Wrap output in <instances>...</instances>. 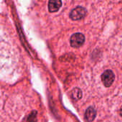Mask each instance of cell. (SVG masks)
<instances>
[{
	"label": "cell",
	"mask_w": 122,
	"mask_h": 122,
	"mask_svg": "<svg viewBox=\"0 0 122 122\" xmlns=\"http://www.w3.org/2000/svg\"><path fill=\"white\" fill-rule=\"evenodd\" d=\"M86 14V8L78 6L74 9H72L69 14V17L71 19L74 21H78L81 19H83Z\"/></svg>",
	"instance_id": "1"
},
{
	"label": "cell",
	"mask_w": 122,
	"mask_h": 122,
	"mask_svg": "<svg viewBox=\"0 0 122 122\" xmlns=\"http://www.w3.org/2000/svg\"><path fill=\"white\" fill-rule=\"evenodd\" d=\"M85 36L81 33H75L70 38V44L74 48H79L84 44Z\"/></svg>",
	"instance_id": "2"
},
{
	"label": "cell",
	"mask_w": 122,
	"mask_h": 122,
	"mask_svg": "<svg viewBox=\"0 0 122 122\" xmlns=\"http://www.w3.org/2000/svg\"><path fill=\"white\" fill-rule=\"evenodd\" d=\"M101 78H102V81L104 85L106 87H109L114 83L115 76H114V72L112 70L107 69L102 74Z\"/></svg>",
	"instance_id": "3"
},
{
	"label": "cell",
	"mask_w": 122,
	"mask_h": 122,
	"mask_svg": "<svg viewBox=\"0 0 122 122\" xmlns=\"http://www.w3.org/2000/svg\"><path fill=\"white\" fill-rule=\"evenodd\" d=\"M96 116H97V112L95 109L92 107H90L85 112L84 119L85 120H86L87 122H92L96 118Z\"/></svg>",
	"instance_id": "4"
},
{
	"label": "cell",
	"mask_w": 122,
	"mask_h": 122,
	"mask_svg": "<svg viewBox=\"0 0 122 122\" xmlns=\"http://www.w3.org/2000/svg\"><path fill=\"white\" fill-rule=\"evenodd\" d=\"M62 2L60 0H50L48 4V9L50 12H56L59 11L61 6Z\"/></svg>",
	"instance_id": "5"
},
{
	"label": "cell",
	"mask_w": 122,
	"mask_h": 122,
	"mask_svg": "<svg viewBox=\"0 0 122 122\" xmlns=\"http://www.w3.org/2000/svg\"><path fill=\"white\" fill-rule=\"evenodd\" d=\"M71 97L73 100L74 101H79L82 97V92L79 88H74L71 92Z\"/></svg>",
	"instance_id": "6"
},
{
	"label": "cell",
	"mask_w": 122,
	"mask_h": 122,
	"mask_svg": "<svg viewBox=\"0 0 122 122\" xmlns=\"http://www.w3.org/2000/svg\"><path fill=\"white\" fill-rule=\"evenodd\" d=\"M34 112H32V114L29 117V119H28V122H36V112H35V114H34Z\"/></svg>",
	"instance_id": "7"
},
{
	"label": "cell",
	"mask_w": 122,
	"mask_h": 122,
	"mask_svg": "<svg viewBox=\"0 0 122 122\" xmlns=\"http://www.w3.org/2000/svg\"><path fill=\"white\" fill-rule=\"evenodd\" d=\"M119 114H120L121 117L122 118V106L121 107V108H120V110H119Z\"/></svg>",
	"instance_id": "8"
}]
</instances>
